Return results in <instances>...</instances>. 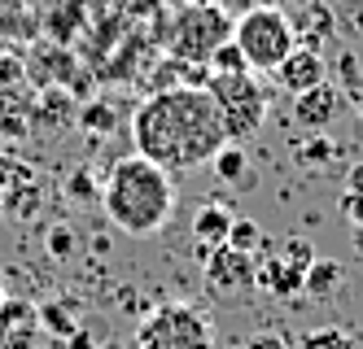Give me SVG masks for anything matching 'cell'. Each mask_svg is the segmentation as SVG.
Instances as JSON below:
<instances>
[{
    "label": "cell",
    "instance_id": "obj_20",
    "mask_svg": "<svg viewBox=\"0 0 363 349\" xmlns=\"http://www.w3.org/2000/svg\"><path fill=\"white\" fill-rule=\"evenodd\" d=\"M66 197L70 201H92V197H101V188H96V179H92L88 166H79V171L66 175Z\"/></svg>",
    "mask_w": 363,
    "mask_h": 349
},
{
    "label": "cell",
    "instance_id": "obj_5",
    "mask_svg": "<svg viewBox=\"0 0 363 349\" xmlns=\"http://www.w3.org/2000/svg\"><path fill=\"white\" fill-rule=\"evenodd\" d=\"M211 92L215 110H219V122H223V136L232 144L250 140L258 127L267 122V88L258 84V74H211Z\"/></svg>",
    "mask_w": 363,
    "mask_h": 349
},
{
    "label": "cell",
    "instance_id": "obj_29",
    "mask_svg": "<svg viewBox=\"0 0 363 349\" xmlns=\"http://www.w3.org/2000/svg\"><path fill=\"white\" fill-rule=\"evenodd\" d=\"M354 249L363 253V231H359V227H354Z\"/></svg>",
    "mask_w": 363,
    "mask_h": 349
},
{
    "label": "cell",
    "instance_id": "obj_1",
    "mask_svg": "<svg viewBox=\"0 0 363 349\" xmlns=\"http://www.w3.org/2000/svg\"><path fill=\"white\" fill-rule=\"evenodd\" d=\"M132 140H136V153L149 157L153 166H162L167 175L206 166L228 144L219 110L206 88L149 92L132 114Z\"/></svg>",
    "mask_w": 363,
    "mask_h": 349
},
{
    "label": "cell",
    "instance_id": "obj_14",
    "mask_svg": "<svg viewBox=\"0 0 363 349\" xmlns=\"http://www.w3.org/2000/svg\"><path fill=\"white\" fill-rule=\"evenodd\" d=\"M211 171L223 179V183H245V175H250V153H245V144H223L215 157H211Z\"/></svg>",
    "mask_w": 363,
    "mask_h": 349
},
{
    "label": "cell",
    "instance_id": "obj_10",
    "mask_svg": "<svg viewBox=\"0 0 363 349\" xmlns=\"http://www.w3.org/2000/svg\"><path fill=\"white\" fill-rule=\"evenodd\" d=\"M289 22H294L298 44H302V48H315V52H320V44L333 35V26H337V18H333V9H328V0H302L298 18H289Z\"/></svg>",
    "mask_w": 363,
    "mask_h": 349
},
{
    "label": "cell",
    "instance_id": "obj_26",
    "mask_svg": "<svg viewBox=\"0 0 363 349\" xmlns=\"http://www.w3.org/2000/svg\"><path fill=\"white\" fill-rule=\"evenodd\" d=\"M250 349H289V341L276 336V332H263V336H254V341H250Z\"/></svg>",
    "mask_w": 363,
    "mask_h": 349
},
{
    "label": "cell",
    "instance_id": "obj_11",
    "mask_svg": "<svg viewBox=\"0 0 363 349\" xmlns=\"http://www.w3.org/2000/svg\"><path fill=\"white\" fill-rule=\"evenodd\" d=\"M31 79L35 84H48V88H57V84H70V74H74V57L66 48H48V44H35L31 48V62H27Z\"/></svg>",
    "mask_w": 363,
    "mask_h": 349
},
{
    "label": "cell",
    "instance_id": "obj_4",
    "mask_svg": "<svg viewBox=\"0 0 363 349\" xmlns=\"http://www.w3.org/2000/svg\"><path fill=\"white\" fill-rule=\"evenodd\" d=\"M232 44L245 52L250 74H272L298 48V35H294L289 13L280 5H254L250 13H241L232 22Z\"/></svg>",
    "mask_w": 363,
    "mask_h": 349
},
{
    "label": "cell",
    "instance_id": "obj_22",
    "mask_svg": "<svg viewBox=\"0 0 363 349\" xmlns=\"http://www.w3.org/2000/svg\"><path fill=\"white\" fill-rule=\"evenodd\" d=\"M280 262H289V266H298V271L306 275V266L315 262V249H311V240H289V245L280 249Z\"/></svg>",
    "mask_w": 363,
    "mask_h": 349
},
{
    "label": "cell",
    "instance_id": "obj_2",
    "mask_svg": "<svg viewBox=\"0 0 363 349\" xmlns=\"http://www.w3.org/2000/svg\"><path fill=\"white\" fill-rule=\"evenodd\" d=\"M101 205H106V219L123 236H136V240L158 236L175 210V179L140 153L118 157L106 188H101Z\"/></svg>",
    "mask_w": 363,
    "mask_h": 349
},
{
    "label": "cell",
    "instance_id": "obj_9",
    "mask_svg": "<svg viewBox=\"0 0 363 349\" xmlns=\"http://www.w3.org/2000/svg\"><path fill=\"white\" fill-rule=\"evenodd\" d=\"M206 284L215 292H237V288H254V253H237V249H211L206 253Z\"/></svg>",
    "mask_w": 363,
    "mask_h": 349
},
{
    "label": "cell",
    "instance_id": "obj_21",
    "mask_svg": "<svg viewBox=\"0 0 363 349\" xmlns=\"http://www.w3.org/2000/svg\"><path fill=\"white\" fill-rule=\"evenodd\" d=\"M74 249H79V240H74V231L66 227V223H57V227H48V253L53 258H74Z\"/></svg>",
    "mask_w": 363,
    "mask_h": 349
},
{
    "label": "cell",
    "instance_id": "obj_27",
    "mask_svg": "<svg viewBox=\"0 0 363 349\" xmlns=\"http://www.w3.org/2000/svg\"><path fill=\"white\" fill-rule=\"evenodd\" d=\"M346 193H354V197H363V162H354V166L346 171Z\"/></svg>",
    "mask_w": 363,
    "mask_h": 349
},
{
    "label": "cell",
    "instance_id": "obj_6",
    "mask_svg": "<svg viewBox=\"0 0 363 349\" xmlns=\"http://www.w3.org/2000/svg\"><path fill=\"white\" fill-rule=\"evenodd\" d=\"M211 345H215L211 319L201 306L189 302L153 306L136 328V349H211Z\"/></svg>",
    "mask_w": 363,
    "mask_h": 349
},
{
    "label": "cell",
    "instance_id": "obj_24",
    "mask_svg": "<svg viewBox=\"0 0 363 349\" xmlns=\"http://www.w3.org/2000/svg\"><path fill=\"white\" fill-rule=\"evenodd\" d=\"M40 319H44V328H53V332H62V336H74V324L66 319L62 306H40Z\"/></svg>",
    "mask_w": 363,
    "mask_h": 349
},
{
    "label": "cell",
    "instance_id": "obj_7",
    "mask_svg": "<svg viewBox=\"0 0 363 349\" xmlns=\"http://www.w3.org/2000/svg\"><path fill=\"white\" fill-rule=\"evenodd\" d=\"M272 79H276V88H280V92L302 96V92H311V88L328 84V62L320 57L315 48H302V44H298L289 57H284V62L272 70Z\"/></svg>",
    "mask_w": 363,
    "mask_h": 349
},
{
    "label": "cell",
    "instance_id": "obj_12",
    "mask_svg": "<svg viewBox=\"0 0 363 349\" xmlns=\"http://www.w3.org/2000/svg\"><path fill=\"white\" fill-rule=\"evenodd\" d=\"M228 227H232V214L219 201L197 205V214H193V236H197V245H201V258L211 253V249H219V245H228Z\"/></svg>",
    "mask_w": 363,
    "mask_h": 349
},
{
    "label": "cell",
    "instance_id": "obj_8",
    "mask_svg": "<svg viewBox=\"0 0 363 349\" xmlns=\"http://www.w3.org/2000/svg\"><path fill=\"white\" fill-rule=\"evenodd\" d=\"M346 92L337 88V84H320V88H311V92H302V96H294V122L302 127V131H328V122L346 110Z\"/></svg>",
    "mask_w": 363,
    "mask_h": 349
},
{
    "label": "cell",
    "instance_id": "obj_13",
    "mask_svg": "<svg viewBox=\"0 0 363 349\" xmlns=\"http://www.w3.org/2000/svg\"><path fill=\"white\" fill-rule=\"evenodd\" d=\"M342 280H346V266L337 258H315L306 266V275H302V292L315 297V302H324V297H333V292L342 288Z\"/></svg>",
    "mask_w": 363,
    "mask_h": 349
},
{
    "label": "cell",
    "instance_id": "obj_28",
    "mask_svg": "<svg viewBox=\"0 0 363 349\" xmlns=\"http://www.w3.org/2000/svg\"><path fill=\"white\" fill-rule=\"evenodd\" d=\"M350 22H354V31L363 35V0H354V5H350Z\"/></svg>",
    "mask_w": 363,
    "mask_h": 349
},
{
    "label": "cell",
    "instance_id": "obj_17",
    "mask_svg": "<svg viewBox=\"0 0 363 349\" xmlns=\"http://www.w3.org/2000/svg\"><path fill=\"white\" fill-rule=\"evenodd\" d=\"M298 349H354V341L342 328H311L298 336Z\"/></svg>",
    "mask_w": 363,
    "mask_h": 349
},
{
    "label": "cell",
    "instance_id": "obj_16",
    "mask_svg": "<svg viewBox=\"0 0 363 349\" xmlns=\"http://www.w3.org/2000/svg\"><path fill=\"white\" fill-rule=\"evenodd\" d=\"M211 74H250V62H245V52L232 44V40H223L215 52H211Z\"/></svg>",
    "mask_w": 363,
    "mask_h": 349
},
{
    "label": "cell",
    "instance_id": "obj_25",
    "mask_svg": "<svg viewBox=\"0 0 363 349\" xmlns=\"http://www.w3.org/2000/svg\"><path fill=\"white\" fill-rule=\"evenodd\" d=\"M342 214H346V219H350V223H354L359 231H363V197L346 193V197H342Z\"/></svg>",
    "mask_w": 363,
    "mask_h": 349
},
{
    "label": "cell",
    "instance_id": "obj_30",
    "mask_svg": "<svg viewBox=\"0 0 363 349\" xmlns=\"http://www.w3.org/2000/svg\"><path fill=\"white\" fill-rule=\"evenodd\" d=\"M354 114H359V118H363V96H359V101H354Z\"/></svg>",
    "mask_w": 363,
    "mask_h": 349
},
{
    "label": "cell",
    "instance_id": "obj_15",
    "mask_svg": "<svg viewBox=\"0 0 363 349\" xmlns=\"http://www.w3.org/2000/svg\"><path fill=\"white\" fill-rule=\"evenodd\" d=\"M263 245H267V236H263V227H258L254 219H232V227H228V249L258 253Z\"/></svg>",
    "mask_w": 363,
    "mask_h": 349
},
{
    "label": "cell",
    "instance_id": "obj_31",
    "mask_svg": "<svg viewBox=\"0 0 363 349\" xmlns=\"http://www.w3.org/2000/svg\"><path fill=\"white\" fill-rule=\"evenodd\" d=\"M189 5H215V0H189Z\"/></svg>",
    "mask_w": 363,
    "mask_h": 349
},
{
    "label": "cell",
    "instance_id": "obj_23",
    "mask_svg": "<svg viewBox=\"0 0 363 349\" xmlns=\"http://www.w3.org/2000/svg\"><path fill=\"white\" fill-rule=\"evenodd\" d=\"M79 122L92 127V131H110L114 127V114L106 110V101H92V105H84V110H79Z\"/></svg>",
    "mask_w": 363,
    "mask_h": 349
},
{
    "label": "cell",
    "instance_id": "obj_19",
    "mask_svg": "<svg viewBox=\"0 0 363 349\" xmlns=\"http://www.w3.org/2000/svg\"><path fill=\"white\" fill-rule=\"evenodd\" d=\"M337 70H342V88L346 92V101H359L363 96V74H359V57L354 52H342V57H337Z\"/></svg>",
    "mask_w": 363,
    "mask_h": 349
},
{
    "label": "cell",
    "instance_id": "obj_3",
    "mask_svg": "<svg viewBox=\"0 0 363 349\" xmlns=\"http://www.w3.org/2000/svg\"><path fill=\"white\" fill-rule=\"evenodd\" d=\"M223 40H232V18L219 5H184V9L158 18V44L175 62L206 66Z\"/></svg>",
    "mask_w": 363,
    "mask_h": 349
},
{
    "label": "cell",
    "instance_id": "obj_18",
    "mask_svg": "<svg viewBox=\"0 0 363 349\" xmlns=\"http://www.w3.org/2000/svg\"><path fill=\"white\" fill-rule=\"evenodd\" d=\"M333 157H337V149L328 144L324 131H315V136H306V140L298 144V162H302V166H324V162H333Z\"/></svg>",
    "mask_w": 363,
    "mask_h": 349
}]
</instances>
